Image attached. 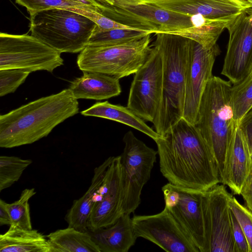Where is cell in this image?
Listing matches in <instances>:
<instances>
[{"mask_svg":"<svg viewBox=\"0 0 252 252\" xmlns=\"http://www.w3.org/2000/svg\"><path fill=\"white\" fill-rule=\"evenodd\" d=\"M155 141L160 172L169 183L203 191L220 183L212 151L194 125L182 117Z\"/></svg>","mask_w":252,"mask_h":252,"instance_id":"6da1fadb","label":"cell"},{"mask_svg":"<svg viewBox=\"0 0 252 252\" xmlns=\"http://www.w3.org/2000/svg\"><path fill=\"white\" fill-rule=\"evenodd\" d=\"M70 90L44 96L0 116V147L32 144L47 136L58 125L79 112Z\"/></svg>","mask_w":252,"mask_h":252,"instance_id":"7a4b0ae2","label":"cell"},{"mask_svg":"<svg viewBox=\"0 0 252 252\" xmlns=\"http://www.w3.org/2000/svg\"><path fill=\"white\" fill-rule=\"evenodd\" d=\"M193 41L178 34L156 33L152 45L162 58V95L153 125L160 136L183 117L186 67Z\"/></svg>","mask_w":252,"mask_h":252,"instance_id":"3957f363","label":"cell"},{"mask_svg":"<svg viewBox=\"0 0 252 252\" xmlns=\"http://www.w3.org/2000/svg\"><path fill=\"white\" fill-rule=\"evenodd\" d=\"M232 84L215 76L204 91L194 125L199 130L214 157L220 178L226 153L238 124L231 102Z\"/></svg>","mask_w":252,"mask_h":252,"instance_id":"277c9868","label":"cell"},{"mask_svg":"<svg viewBox=\"0 0 252 252\" xmlns=\"http://www.w3.org/2000/svg\"><path fill=\"white\" fill-rule=\"evenodd\" d=\"M30 15L31 35L61 53L82 51L97 25L83 15L63 8L47 9Z\"/></svg>","mask_w":252,"mask_h":252,"instance_id":"5b68a950","label":"cell"},{"mask_svg":"<svg viewBox=\"0 0 252 252\" xmlns=\"http://www.w3.org/2000/svg\"><path fill=\"white\" fill-rule=\"evenodd\" d=\"M150 35L119 45H87L77 57L78 67L83 72L101 73L119 79L134 74L150 53Z\"/></svg>","mask_w":252,"mask_h":252,"instance_id":"8992f818","label":"cell"},{"mask_svg":"<svg viewBox=\"0 0 252 252\" xmlns=\"http://www.w3.org/2000/svg\"><path fill=\"white\" fill-rule=\"evenodd\" d=\"M125 147L120 156L122 214H130L141 202L144 186L149 181L158 151L147 146L131 131L124 135Z\"/></svg>","mask_w":252,"mask_h":252,"instance_id":"52a82bcc","label":"cell"},{"mask_svg":"<svg viewBox=\"0 0 252 252\" xmlns=\"http://www.w3.org/2000/svg\"><path fill=\"white\" fill-rule=\"evenodd\" d=\"M61 53L33 35L0 34V70L53 72L63 64Z\"/></svg>","mask_w":252,"mask_h":252,"instance_id":"ba28073f","label":"cell"},{"mask_svg":"<svg viewBox=\"0 0 252 252\" xmlns=\"http://www.w3.org/2000/svg\"><path fill=\"white\" fill-rule=\"evenodd\" d=\"M101 13L121 24L150 33H171L193 26L192 16L151 3L132 5L104 3Z\"/></svg>","mask_w":252,"mask_h":252,"instance_id":"9c48e42d","label":"cell"},{"mask_svg":"<svg viewBox=\"0 0 252 252\" xmlns=\"http://www.w3.org/2000/svg\"><path fill=\"white\" fill-rule=\"evenodd\" d=\"M152 46L145 63L134 73L127 107L144 121L153 123L162 95V61L158 49Z\"/></svg>","mask_w":252,"mask_h":252,"instance_id":"30bf717a","label":"cell"},{"mask_svg":"<svg viewBox=\"0 0 252 252\" xmlns=\"http://www.w3.org/2000/svg\"><path fill=\"white\" fill-rule=\"evenodd\" d=\"M231 194L218 184L202 198L206 245L204 252H238L232 231L229 199Z\"/></svg>","mask_w":252,"mask_h":252,"instance_id":"8fae6325","label":"cell"},{"mask_svg":"<svg viewBox=\"0 0 252 252\" xmlns=\"http://www.w3.org/2000/svg\"><path fill=\"white\" fill-rule=\"evenodd\" d=\"M134 234L168 252H200L190 236L166 208L152 215L132 218Z\"/></svg>","mask_w":252,"mask_h":252,"instance_id":"7c38bea8","label":"cell"},{"mask_svg":"<svg viewBox=\"0 0 252 252\" xmlns=\"http://www.w3.org/2000/svg\"><path fill=\"white\" fill-rule=\"evenodd\" d=\"M220 50L217 44L205 48L193 41L187 63L183 118L191 124L196 122L199 104Z\"/></svg>","mask_w":252,"mask_h":252,"instance_id":"4fadbf2b","label":"cell"},{"mask_svg":"<svg viewBox=\"0 0 252 252\" xmlns=\"http://www.w3.org/2000/svg\"><path fill=\"white\" fill-rule=\"evenodd\" d=\"M165 207L172 213L195 244L204 252L206 238L202 208L203 191L168 183L162 187Z\"/></svg>","mask_w":252,"mask_h":252,"instance_id":"5bb4252c","label":"cell"},{"mask_svg":"<svg viewBox=\"0 0 252 252\" xmlns=\"http://www.w3.org/2000/svg\"><path fill=\"white\" fill-rule=\"evenodd\" d=\"M226 29L229 40L221 74L235 85L247 76L252 64V7L237 16Z\"/></svg>","mask_w":252,"mask_h":252,"instance_id":"9a60e30c","label":"cell"},{"mask_svg":"<svg viewBox=\"0 0 252 252\" xmlns=\"http://www.w3.org/2000/svg\"><path fill=\"white\" fill-rule=\"evenodd\" d=\"M96 202L87 222L88 230L113 224L123 214L120 156L112 157L103 182L95 196Z\"/></svg>","mask_w":252,"mask_h":252,"instance_id":"2e32d148","label":"cell"},{"mask_svg":"<svg viewBox=\"0 0 252 252\" xmlns=\"http://www.w3.org/2000/svg\"><path fill=\"white\" fill-rule=\"evenodd\" d=\"M151 4L189 16L200 15L209 19H234L252 8L247 0H162Z\"/></svg>","mask_w":252,"mask_h":252,"instance_id":"e0dca14e","label":"cell"},{"mask_svg":"<svg viewBox=\"0 0 252 252\" xmlns=\"http://www.w3.org/2000/svg\"><path fill=\"white\" fill-rule=\"evenodd\" d=\"M251 164L248 147L238 124L226 153L220 183L227 186L234 194L240 195Z\"/></svg>","mask_w":252,"mask_h":252,"instance_id":"ac0fdd59","label":"cell"},{"mask_svg":"<svg viewBox=\"0 0 252 252\" xmlns=\"http://www.w3.org/2000/svg\"><path fill=\"white\" fill-rule=\"evenodd\" d=\"M88 231L100 252H127L137 238L128 214H123L111 225Z\"/></svg>","mask_w":252,"mask_h":252,"instance_id":"d6986e66","label":"cell"},{"mask_svg":"<svg viewBox=\"0 0 252 252\" xmlns=\"http://www.w3.org/2000/svg\"><path fill=\"white\" fill-rule=\"evenodd\" d=\"M120 79L103 73L83 71L69 87L77 99L100 100L119 95L121 92Z\"/></svg>","mask_w":252,"mask_h":252,"instance_id":"ffe728a7","label":"cell"},{"mask_svg":"<svg viewBox=\"0 0 252 252\" xmlns=\"http://www.w3.org/2000/svg\"><path fill=\"white\" fill-rule=\"evenodd\" d=\"M112 157L106 159L94 169V175L88 190L80 198L74 200L65 219L70 227L87 231V222L94 205V196L102 184L106 169Z\"/></svg>","mask_w":252,"mask_h":252,"instance_id":"44dd1931","label":"cell"},{"mask_svg":"<svg viewBox=\"0 0 252 252\" xmlns=\"http://www.w3.org/2000/svg\"><path fill=\"white\" fill-rule=\"evenodd\" d=\"M0 252H52L46 236L35 229L10 227L0 235Z\"/></svg>","mask_w":252,"mask_h":252,"instance_id":"7402d4cb","label":"cell"},{"mask_svg":"<svg viewBox=\"0 0 252 252\" xmlns=\"http://www.w3.org/2000/svg\"><path fill=\"white\" fill-rule=\"evenodd\" d=\"M81 114L85 116L102 118L126 125L144 133L154 141L160 136L127 107L113 104L107 101L96 102L81 111Z\"/></svg>","mask_w":252,"mask_h":252,"instance_id":"603a6c76","label":"cell"},{"mask_svg":"<svg viewBox=\"0 0 252 252\" xmlns=\"http://www.w3.org/2000/svg\"><path fill=\"white\" fill-rule=\"evenodd\" d=\"M234 19H209L200 15H193L192 27L171 33L189 38L209 49L217 44L221 33Z\"/></svg>","mask_w":252,"mask_h":252,"instance_id":"cb8c5ba5","label":"cell"},{"mask_svg":"<svg viewBox=\"0 0 252 252\" xmlns=\"http://www.w3.org/2000/svg\"><path fill=\"white\" fill-rule=\"evenodd\" d=\"M52 252H100L87 231L68 226L46 236Z\"/></svg>","mask_w":252,"mask_h":252,"instance_id":"d4e9b609","label":"cell"},{"mask_svg":"<svg viewBox=\"0 0 252 252\" xmlns=\"http://www.w3.org/2000/svg\"><path fill=\"white\" fill-rule=\"evenodd\" d=\"M16 2L26 8L30 14L38 11L58 8L74 11L81 9L101 13L103 3L97 0H15Z\"/></svg>","mask_w":252,"mask_h":252,"instance_id":"484cf974","label":"cell"},{"mask_svg":"<svg viewBox=\"0 0 252 252\" xmlns=\"http://www.w3.org/2000/svg\"><path fill=\"white\" fill-rule=\"evenodd\" d=\"M150 33L146 31L133 29L103 30L96 25L88 45L106 46L122 44L139 39Z\"/></svg>","mask_w":252,"mask_h":252,"instance_id":"4316f807","label":"cell"},{"mask_svg":"<svg viewBox=\"0 0 252 252\" xmlns=\"http://www.w3.org/2000/svg\"><path fill=\"white\" fill-rule=\"evenodd\" d=\"M35 194L34 188L26 189L22 191L18 200L7 203L11 219L10 227L32 229L29 201Z\"/></svg>","mask_w":252,"mask_h":252,"instance_id":"83f0119b","label":"cell"},{"mask_svg":"<svg viewBox=\"0 0 252 252\" xmlns=\"http://www.w3.org/2000/svg\"><path fill=\"white\" fill-rule=\"evenodd\" d=\"M29 159L14 156L0 157V191L11 187L21 178L24 171L32 163Z\"/></svg>","mask_w":252,"mask_h":252,"instance_id":"f1b7e54d","label":"cell"},{"mask_svg":"<svg viewBox=\"0 0 252 252\" xmlns=\"http://www.w3.org/2000/svg\"><path fill=\"white\" fill-rule=\"evenodd\" d=\"M231 95L234 118L238 123L252 106V74L232 85Z\"/></svg>","mask_w":252,"mask_h":252,"instance_id":"f546056e","label":"cell"},{"mask_svg":"<svg viewBox=\"0 0 252 252\" xmlns=\"http://www.w3.org/2000/svg\"><path fill=\"white\" fill-rule=\"evenodd\" d=\"M229 205L245 235L249 252H252V212L232 195L229 199Z\"/></svg>","mask_w":252,"mask_h":252,"instance_id":"4dcf8cb0","label":"cell"},{"mask_svg":"<svg viewBox=\"0 0 252 252\" xmlns=\"http://www.w3.org/2000/svg\"><path fill=\"white\" fill-rule=\"evenodd\" d=\"M30 73L29 71L19 69L0 70V96L15 92Z\"/></svg>","mask_w":252,"mask_h":252,"instance_id":"1f68e13d","label":"cell"},{"mask_svg":"<svg viewBox=\"0 0 252 252\" xmlns=\"http://www.w3.org/2000/svg\"><path fill=\"white\" fill-rule=\"evenodd\" d=\"M82 12V15L92 20L101 30H108L115 29L136 30L121 24L98 11L85 10Z\"/></svg>","mask_w":252,"mask_h":252,"instance_id":"d6a6232c","label":"cell"},{"mask_svg":"<svg viewBox=\"0 0 252 252\" xmlns=\"http://www.w3.org/2000/svg\"><path fill=\"white\" fill-rule=\"evenodd\" d=\"M230 218L232 235L238 252H249V248L245 235L231 210Z\"/></svg>","mask_w":252,"mask_h":252,"instance_id":"836d02e7","label":"cell"},{"mask_svg":"<svg viewBox=\"0 0 252 252\" xmlns=\"http://www.w3.org/2000/svg\"><path fill=\"white\" fill-rule=\"evenodd\" d=\"M238 125L250 152L252 150V106L240 120Z\"/></svg>","mask_w":252,"mask_h":252,"instance_id":"e575fe53","label":"cell"},{"mask_svg":"<svg viewBox=\"0 0 252 252\" xmlns=\"http://www.w3.org/2000/svg\"><path fill=\"white\" fill-rule=\"evenodd\" d=\"M240 194L245 201L246 207L252 212V164L242 187Z\"/></svg>","mask_w":252,"mask_h":252,"instance_id":"d590c367","label":"cell"},{"mask_svg":"<svg viewBox=\"0 0 252 252\" xmlns=\"http://www.w3.org/2000/svg\"><path fill=\"white\" fill-rule=\"evenodd\" d=\"M11 219L7 208V203L2 199H0V225H9Z\"/></svg>","mask_w":252,"mask_h":252,"instance_id":"8d00e7d4","label":"cell"},{"mask_svg":"<svg viewBox=\"0 0 252 252\" xmlns=\"http://www.w3.org/2000/svg\"><path fill=\"white\" fill-rule=\"evenodd\" d=\"M162 0H115L114 5H132L143 3H151Z\"/></svg>","mask_w":252,"mask_h":252,"instance_id":"74e56055","label":"cell"},{"mask_svg":"<svg viewBox=\"0 0 252 252\" xmlns=\"http://www.w3.org/2000/svg\"><path fill=\"white\" fill-rule=\"evenodd\" d=\"M97 1L105 3L106 4L110 5H113L115 4V0H97Z\"/></svg>","mask_w":252,"mask_h":252,"instance_id":"f35d334b","label":"cell"},{"mask_svg":"<svg viewBox=\"0 0 252 252\" xmlns=\"http://www.w3.org/2000/svg\"><path fill=\"white\" fill-rule=\"evenodd\" d=\"M251 74H252V66L251 67L249 73V74H248V75L247 76H248L249 75H251Z\"/></svg>","mask_w":252,"mask_h":252,"instance_id":"ab89813d","label":"cell"},{"mask_svg":"<svg viewBox=\"0 0 252 252\" xmlns=\"http://www.w3.org/2000/svg\"><path fill=\"white\" fill-rule=\"evenodd\" d=\"M251 160V164H252V150L250 152Z\"/></svg>","mask_w":252,"mask_h":252,"instance_id":"60d3db41","label":"cell"},{"mask_svg":"<svg viewBox=\"0 0 252 252\" xmlns=\"http://www.w3.org/2000/svg\"><path fill=\"white\" fill-rule=\"evenodd\" d=\"M247 0L252 5V0Z\"/></svg>","mask_w":252,"mask_h":252,"instance_id":"b9f144b4","label":"cell"}]
</instances>
